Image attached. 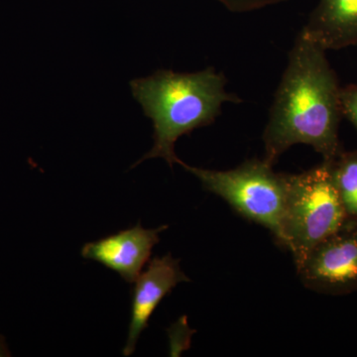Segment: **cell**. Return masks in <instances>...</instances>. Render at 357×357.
Listing matches in <instances>:
<instances>
[{"label": "cell", "mask_w": 357, "mask_h": 357, "mask_svg": "<svg viewBox=\"0 0 357 357\" xmlns=\"http://www.w3.org/2000/svg\"><path fill=\"white\" fill-rule=\"evenodd\" d=\"M9 354L8 349L6 344V340L2 337H0V356H8Z\"/></svg>", "instance_id": "12"}, {"label": "cell", "mask_w": 357, "mask_h": 357, "mask_svg": "<svg viewBox=\"0 0 357 357\" xmlns=\"http://www.w3.org/2000/svg\"><path fill=\"white\" fill-rule=\"evenodd\" d=\"M167 229L168 225L144 229L138 223L135 227L84 244L81 255L86 259L112 270L124 281L132 284L149 262L152 249L159 243L160 234Z\"/></svg>", "instance_id": "6"}, {"label": "cell", "mask_w": 357, "mask_h": 357, "mask_svg": "<svg viewBox=\"0 0 357 357\" xmlns=\"http://www.w3.org/2000/svg\"><path fill=\"white\" fill-rule=\"evenodd\" d=\"M129 84L154 128L153 147L133 167L147 159L162 158L173 168L180 162L175 152L178 138L213 123L223 103L241 102L227 93V79L213 67L195 73L159 70Z\"/></svg>", "instance_id": "2"}, {"label": "cell", "mask_w": 357, "mask_h": 357, "mask_svg": "<svg viewBox=\"0 0 357 357\" xmlns=\"http://www.w3.org/2000/svg\"><path fill=\"white\" fill-rule=\"evenodd\" d=\"M183 282H190V278L181 269L180 260L171 255L155 257L148 262L145 271L134 282L131 319L123 349L124 356H130L135 351L141 333L147 328L155 310L161 301Z\"/></svg>", "instance_id": "7"}, {"label": "cell", "mask_w": 357, "mask_h": 357, "mask_svg": "<svg viewBox=\"0 0 357 357\" xmlns=\"http://www.w3.org/2000/svg\"><path fill=\"white\" fill-rule=\"evenodd\" d=\"M333 181L345 213L357 220V151L344 152L331 162Z\"/></svg>", "instance_id": "9"}, {"label": "cell", "mask_w": 357, "mask_h": 357, "mask_svg": "<svg viewBox=\"0 0 357 357\" xmlns=\"http://www.w3.org/2000/svg\"><path fill=\"white\" fill-rule=\"evenodd\" d=\"M230 13H246L277 6L290 0H215Z\"/></svg>", "instance_id": "10"}, {"label": "cell", "mask_w": 357, "mask_h": 357, "mask_svg": "<svg viewBox=\"0 0 357 357\" xmlns=\"http://www.w3.org/2000/svg\"><path fill=\"white\" fill-rule=\"evenodd\" d=\"M340 109L342 114L357 129V84L340 89Z\"/></svg>", "instance_id": "11"}, {"label": "cell", "mask_w": 357, "mask_h": 357, "mask_svg": "<svg viewBox=\"0 0 357 357\" xmlns=\"http://www.w3.org/2000/svg\"><path fill=\"white\" fill-rule=\"evenodd\" d=\"M286 202L282 245L291 251L296 268L319 243L347 220L333 181L331 162L306 172L285 174Z\"/></svg>", "instance_id": "3"}, {"label": "cell", "mask_w": 357, "mask_h": 357, "mask_svg": "<svg viewBox=\"0 0 357 357\" xmlns=\"http://www.w3.org/2000/svg\"><path fill=\"white\" fill-rule=\"evenodd\" d=\"M310 290L345 295L357 291V220L344 225L316 246L297 270Z\"/></svg>", "instance_id": "5"}, {"label": "cell", "mask_w": 357, "mask_h": 357, "mask_svg": "<svg viewBox=\"0 0 357 357\" xmlns=\"http://www.w3.org/2000/svg\"><path fill=\"white\" fill-rule=\"evenodd\" d=\"M302 30L326 51L357 45V0H319Z\"/></svg>", "instance_id": "8"}, {"label": "cell", "mask_w": 357, "mask_h": 357, "mask_svg": "<svg viewBox=\"0 0 357 357\" xmlns=\"http://www.w3.org/2000/svg\"><path fill=\"white\" fill-rule=\"evenodd\" d=\"M198 178L206 191L217 195L251 222L266 227L282 245L285 213V174L274 172L271 164L251 159L227 171L192 167L178 162Z\"/></svg>", "instance_id": "4"}, {"label": "cell", "mask_w": 357, "mask_h": 357, "mask_svg": "<svg viewBox=\"0 0 357 357\" xmlns=\"http://www.w3.org/2000/svg\"><path fill=\"white\" fill-rule=\"evenodd\" d=\"M326 52L302 30L289 53L263 133L264 160L272 166L297 144L314 148L325 162L342 152L338 138L342 88Z\"/></svg>", "instance_id": "1"}]
</instances>
